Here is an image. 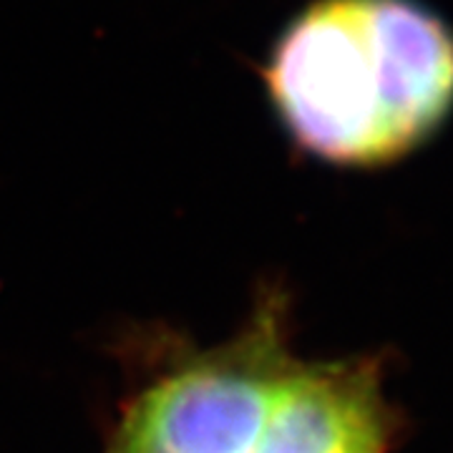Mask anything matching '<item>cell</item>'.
Wrapping results in <instances>:
<instances>
[{
	"mask_svg": "<svg viewBox=\"0 0 453 453\" xmlns=\"http://www.w3.org/2000/svg\"><path fill=\"white\" fill-rule=\"evenodd\" d=\"M290 371L273 338L184 365L131 408L113 453H255Z\"/></svg>",
	"mask_w": 453,
	"mask_h": 453,
	"instance_id": "2",
	"label": "cell"
},
{
	"mask_svg": "<svg viewBox=\"0 0 453 453\" xmlns=\"http://www.w3.org/2000/svg\"><path fill=\"white\" fill-rule=\"evenodd\" d=\"M386 423L372 378L353 368H292L255 453H380Z\"/></svg>",
	"mask_w": 453,
	"mask_h": 453,
	"instance_id": "3",
	"label": "cell"
},
{
	"mask_svg": "<svg viewBox=\"0 0 453 453\" xmlns=\"http://www.w3.org/2000/svg\"><path fill=\"white\" fill-rule=\"evenodd\" d=\"M265 86L310 157L386 166L451 116L453 33L416 0H315L280 35Z\"/></svg>",
	"mask_w": 453,
	"mask_h": 453,
	"instance_id": "1",
	"label": "cell"
}]
</instances>
